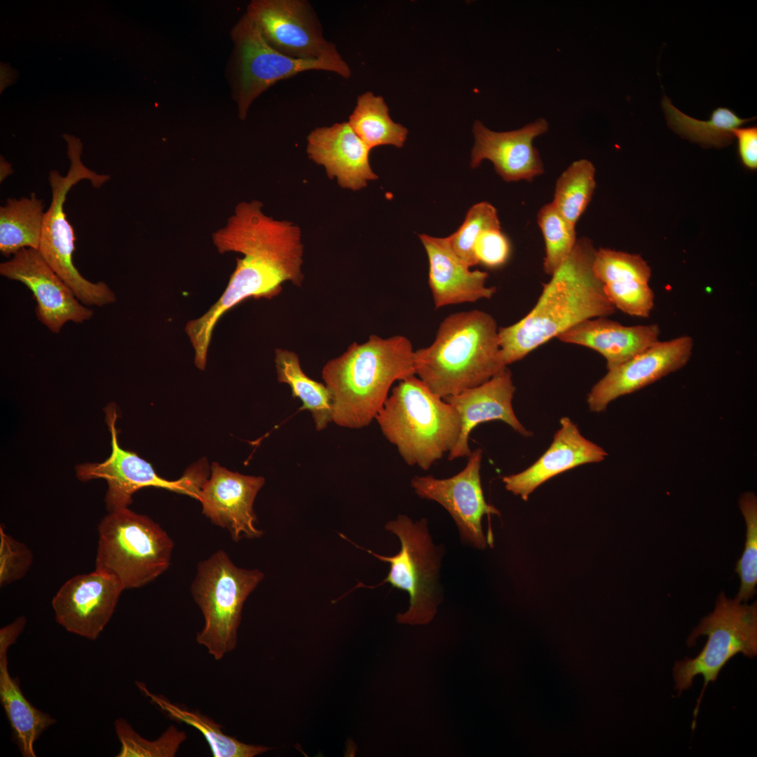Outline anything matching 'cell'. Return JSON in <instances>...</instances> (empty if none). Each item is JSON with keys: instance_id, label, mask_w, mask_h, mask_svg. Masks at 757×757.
<instances>
[{"instance_id": "38", "label": "cell", "mask_w": 757, "mask_h": 757, "mask_svg": "<svg viewBox=\"0 0 757 757\" xmlns=\"http://www.w3.org/2000/svg\"><path fill=\"white\" fill-rule=\"evenodd\" d=\"M33 553L23 543L8 534L0 526V586L22 579L33 562Z\"/></svg>"}, {"instance_id": "22", "label": "cell", "mask_w": 757, "mask_h": 757, "mask_svg": "<svg viewBox=\"0 0 757 757\" xmlns=\"http://www.w3.org/2000/svg\"><path fill=\"white\" fill-rule=\"evenodd\" d=\"M607 452L585 438L569 418L560 420V428L547 450L527 469L505 476L506 489L527 500L540 485L554 476L577 466L603 461Z\"/></svg>"}, {"instance_id": "5", "label": "cell", "mask_w": 757, "mask_h": 757, "mask_svg": "<svg viewBox=\"0 0 757 757\" xmlns=\"http://www.w3.org/2000/svg\"><path fill=\"white\" fill-rule=\"evenodd\" d=\"M375 419L405 463L424 470L453 449L461 432L455 409L416 375L393 388Z\"/></svg>"}, {"instance_id": "40", "label": "cell", "mask_w": 757, "mask_h": 757, "mask_svg": "<svg viewBox=\"0 0 757 757\" xmlns=\"http://www.w3.org/2000/svg\"><path fill=\"white\" fill-rule=\"evenodd\" d=\"M737 139V154L742 165L751 170L757 168V127L737 128L732 130Z\"/></svg>"}, {"instance_id": "30", "label": "cell", "mask_w": 757, "mask_h": 757, "mask_svg": "<svg viewBox=\"0 0 757 757\" xmlns=\"http://www.w3.org/2000/svg\"><path fill=\"white\" fill-rule=\"evenodd\" d=\"M388 111L384 99L372 92H365L357 98L348 123L371 150L382 145L401 148L407 139L408 130L394 122Z\"/></svg>"}, {"instance_id": "29", "label": "cell", "mask_w": 757, "mask_h": 757, "mask_svg": "<svg viewBox=\"0 0 757 757\" xmlns=\"http://www.w3.org/2000/svg\"><path fill=\"white\" fill-rule=\"evenodd\" d=\"M275 362L278 381L287 384L292 396L301 401V409L311 414L316 430L325 429L332 422V396L325 384L304 372L299 356L293 351L276 349Z\"/></svg>"}, {"instance_id": "10", "label": "cell", "mask_w": 757, "mask_h": 757, "mask_svg": "<svg viewBox=\"0 0 757 757\" xmlns=\"http://www.w3.org/2000/svg\"><path fill=\"white\" fill-rule=\"evenodd\" d=\"M385 528L399 538L401 548L393 556H383L367 550L390 564L389 573L379 585L388 582L393 587L408 592L409 607L405 613L397 615V622L427 624L433 619L442 602L439 575L443 547L434 544L425 518L414 522L402 514L388 521Z\"/></svg>"}, {"instance_id": "39", "label": "cell", "mask_w": 757, "mask_h": 757, "mask_svg": "<svg viewBox=\"0 0 757 757\" xmlns=\"http://www.w3.org/2000/svg\"><path fill=\"white\" fill-rule=\"evenodd\" d=\"M510 241L501 229L484 231L477 238L474 247L477 264L491 268L504 265L510 257Z\"/></svg>"}, {"instance_id": "19", "label": "cell", "mask_w": 757, "mask_h": 757, "mask_svg": "<svg viewBox=\"0 0 757 757\" xmlns=\"http://www.w3.org/2000/svg\"><path fill=\"white\" fill-rule=\"evenodd\" d=\"M548 128L545 119L538 118L518 130L495 132L476 121L470 165L476 168L482 161L489 160L505 181L531 182L544 172L543 163L533 141L545 133Z\"/></svg>"}, {"instance_id": "17", "label": "cell", "mask_w": 757, "mask_h": 757, "mask_svg": "<svg viewBox=\"0 0 757 757\" xmlns=\"http://www.w3.org/2000/svg\"><path fill=\"white\" fill-rule=\"evenodd\" d=\"M124 589L115 578L96 569L75 575L53 598L55 620L66 631L95 640L111 618Z\"/></svg>"}, {"instance_id": "2", "label": "cell", "mask_w": 757, "mask_h": 757, "mask_svg": "<svg viewBox=\"0 0 757 757\" xmlns=\"http://www.w3.org/2000/svg\"><path fill=\"white\" fill-rule=\"evenodd\" d=\"M261 207L258 200L239 203L226 225L212 234L219 253L243 255L229 283L246 299H271L283 282L300 287L304 280L299 227L266 215Z\"/></svg>"}, {"instance_id": "15", "label": "cell", "mask_w": 757, "mask_h": 757, "mask_svg": "<svg viewBox=\"0 0 757 757\" xmlns=\"http://www.w3.org/2000/svg\"><path fill=\"white\" fill-rule=\"evenodd\" d=\"M693 347V339L688 335L657 341L630 360L608 370L588 393L589 410L603 411L615 399L681 369L689 362Z\"/></svg>"}, {"instance_id": "34", "label": "cell", "mask_w": 757, "mask_h": 757, "mask_svg": "<svg viewBox=\"0 0 757 757\" xmlns=\"http://www.w3.org/2000/svg\"><path fill=\"white\" fill-rule=\"evenodd\" d=\"M746 526V540L742 554L736 564L741 584L735 598L746 603L756 593L757 584V498L753 492L742 493L739 499Z\"/></svg>"}, {"instance_id": "31", "label": "cell", "mask_w": 757, "mask_h": 757, "mask_svg": "<svg viewBox=\"0 0 757 757\" xmlns=\"http://www.w3.org/2000/svg\"><path fill=\"white\" fill-rule=\"evenodd\" d=\"M595 187V168L592 163L587 159L575 161L557 179L552 203L575 226L590 203Z\"/></svg>"}, {"instance_id": "13", "label": "cell", "mask_w": 757, "mask_h": 757, "mask_svg": "<svg viewBox=\"0 0 757 757\" xmlns=\"http://www.w3.org/2000/svg\"><path fill=\"white\" fill-rule=\"evenodd\" d=\"M245 14L278 51L296 59L345 60L327 40L318 15L306 0H252Z\"/></svg>"}, {"instance_id": "33", "label": "cell", "mask_w": 757, "mask_h": 757, "mask_svg": "<svg viewBox=\"0 0 757 757\" xmlns=\"http://www.w3.org/2000/svg\"><path fill=\"white\" fill-rule=\"evenodd\" d=\"M114 729L121 743L116 757H174L187 738L184 731L170 725L156 739L148 740L122 718L114 721Z\"/></svg>"}, {"instance_id": "11", "label": "cell", "mask_w": 757, "mask_h": 757, "mask_svg": "<svg viewBox=\"0 0 757 757\" xmlns=\"http://www.w3.org/2000/svg\"><path fill=\"white\" fill-rule=\"evenodd\" d=\"M233 51L229 64L233 99L244 120L262 93L282 80L310 70L333 72L348 79L351 70L346 61L296 59L273 48L245 13L231 32Z\"/></svg>"}, {"instance_id": "4", "label": "cell", "mask_w": 757, "mask_h": 757, "mask_svg": "<svg viewBox=\"0 0 757 757\" xmlns=\"http://www.w3.org/2000/svg\"><path fill=\"white\" fill-rule=\"evenodd\" d=\"M415 375L442 399L477 387L507 368L496 320L479 310L452 313L428 347L414 351Z\"/></svg>"}, {"instance_id": "24", "label": "cell", "mask_w": 757, "mask_h": 757, "mask_svg": "<svg viewBox=\"0 0 757 757\" xmlns=\"http://www.w3.org/2000/svg\"><path fill=\"white\" fill-rule=\"evenodd\" d=\"M660 332L656 323L626 326L607 317H598L578 324L557 338L598 352L605 358L609 370L659 341Z\"/></svg>"}, {"instance_id": "28", "label": "cell", "mask_w": 757, "mask_h": 757, "mask_svg": "<svg viewBox=\"0 0 757 757\" xmlns=\"http://www.w3.org/2000/svg\"><path fill=\"white\" fill-rule=\"evenodd\" d=\"M41 200L32 193L29 198H9L0 207V251L5 256L24 248L39 250L44 218Z\"/></svg>"}, {"instance_id": "14", "label": "cell", "mask_w": 757, "mask_h": 757, "mask_svg": "<svg viewBox=\"0 0 757 757\" xmlns=\"http://www.w3.org/2000/svg\"><path fill=\"white\" fill-rule=\"evenodd\" d=\"M482 459V450L479 448L468 456L465 467L451 477L415 476L411 481L420 498L438 503L450 514L461 540L479 549L488 545L482 531V517L485 514L500 515V511L488 504L484 496L480 478Z\"/></svg>"}, {"instance_id": "37", "label": "cell", "mask_w": 757, "mask_h": 757, "mask_svg": "<svg viewBox=\"0 0 757 757\" xmlns=\"http://www.w3.org/2000/svg\"><path fill=\"white\" fill-rule=\"evenodd\" d=\"M603 285L607 298L615 309L632 316H650L655 305V294L648 283L630 281Z\"/></svg>"}, {"instance_id": "23", "label": "cell", "mask_w": 757, "mask_h": 757, "mask_svg": "<svg viewBox=\"0 0 757 757\" xmlns=\"http://www.w3.org/2000/svg\"><path fill=\"white\" fill-rule=\"evenodd\" d=\"M429 262L428 284L437 308L490 299L494 287L486 285L488 273L470 271L453 252L446 238L420 234Z\"/></svg>"}, {"instance_id": "27", "label": "cell", "mask_w": 757, "mask_h": 757, "mask_svg": "<svg viewBox=\"0 0 757 757\" xmlns=\"http://www.w3.org/2000/svg\"><path fill=\"white\" fill-rule=\"evenodd\" d=\"M661 104L669 128L681 137L703 148L730 145L735 138L732 130L756 119V117L742 118L733 110L719 107L712 111L709 120L700 121L678 110L666 95L663 96Z\"/></svg>"}, {"instance_id": "3", "label": "cell", "mask_w": 757, "mask_h": 757, "mask_svg": "<svg viewBox=\"0 0 757 757\" xmlns=\"http://www.w3.org/2000/svg\"><path fill=\"white\" fill-rule=\"evenodd\" d=\"M414 375V350L407 337L371 335L362 343H353L322 370L332 396V422L349 429L369 425L393 383Z\"/></svg>"}, {"instance_id": "35", "label": "cell", "mask_w": 757, "mask_h": 757, "mask_svg": "<svg viewBox=\"0 0 757 757\" xmlns=\"http://www.w3.org/2000/svg\"><path fill=\"white\" fill-rule=\"evenodd\" d=\"M501 229L496 209L488 202H480L468 211L458 229L446 238L456 255L470 268L477 264L474 247L485 231Z\"/></svg>"}, {"instance_id": "20", "label": "cell", "mask_w": 757, "mask_h": 757, "mask_svg": "<svg viewBox=\"0 0 757 757\" xmlns=\"http://www.w3.org/2000/svg\"><path fill=\"white\" fill-rule=\"evenodd\" d=\"M514 391L512 374L507 367L488 381L444 399L455 409L461 421L460 436L456 444L449 453V460L470 455L472 451L468 444L470 434L482 423L501 421L523 436L532 435L519 422L514 412L512 399Z\"/></svg>"}, {"instance_id": "9", "label": "cell", "mask_w": 757, "mask_h": 757, "mask_svg": "<svg viewBox=\"0 0 757 757\" xmlns=\"http://www.w3.org/2000/svg\"><path fill=\"white\" fill-rule=\"evenodd\" d=\"M68 144L70 167L66 176L56 170L49 173L52 199L44 214L39 251L47 264L71 289L76 298L88 306H103L116 301V296L104 282L93 283L84 278L73 264L75 236L67 221L64 204L71 188L88 179L98 188L109 176L98 175L87 168L81 160L82 144L72 135H64Z\"/></svg>"}, {"instance_id": "32", "label": "cell", "mask_w": 757, "mask_h": 757, "mask_svg": "<svg viewBox=\"0 0 757 757\" xmlns=\"http://www.w3.org/2000/svg\"><path fill=\"white\" fill-rule=\"evenodd\" d=\"M537 221L545 246L544 271L552 275L566 261L575 245L578 240L575 226L565 219L552 203L540 209Z\"/></svg>"}, {"instance_id": "21", "label": "cell", "mask_w": 757, "mask_h": 757, "mask_svg": "<svg viewBox=\"0 0 757 757\" xmlns=\"http://www.w3.org/2000/svg\"><path fill=\"white\" fill-rule=\"evenodd\" d=\"M370 151L348 121L316 128L307 137L309 158L343 189L360 190L378 178L369 163Z\"/></svg>"}, {"instance_id": "16", "label": "cell", "mask_w": 757, "mask_h": 757, "mask_svg": "<svg viewBox=\"0 0 757 757\" xmlns=\"http://www.w3.org/2000/svg\"><path fill=\"white\" fill-rule=\"evenodd\" d=\"M1 275L21 282L32 292L38 320L53 333L69 321L83 323L93 316L38 250L24 248L0 264Z\"/></svg>"}, {"instance_id": "6", "label": "cell", "mask_w": 757, "mask_h": 757, "mask_svg": "<svg viewBox=\"0 0 757 757\" xmlns=\"http://www.w3.org/2000/svg\"><path fill=\"white\" fill-rule=\"evenodd\" d=\"M95 569L125 589L143 587L170 566L173 542L151 519L127 508L109 512L97 527Z\"/></svg>"}, {"instance_id": "26", "label": "cell", "mask_w": 757, "mask_h": 757, "mask_svg": "<svg viewBox=\"0 0 757 757\" xmlns=\"http://www.w3.org/2000/svg\"><path fill=\"white\" fill-rule=\"evenodd\" d=\"M137 688L150 702L174 721L184 723L198 730L206 739L214 757H254L271 749L262 745L242 742L224 733L222 726L198 710H191L171 702L161 695L150 692L146 685L136 682Z\"/></svg>"}, {"instance_id": "36", "label": "cell", "mask_w": 757, "mask_h": 757, "mask_svg": "<svg viewBox=\"0 0 757 757\" xmlns=\"http://www.w3.org/2000/svg\"><path fill=\"white\" fill-rule=\"evenodd\" d=\"M593 269L603 285L624 279L649 283L651 277L650 266L640 255L609 248L596 250Z\"/></svg>"}, {"instance_id": "12", "label": "cell", "mask_w": 757, "mask_h": 757, "mask_svg": "<svg viewBox=\"0 0 757 757\" xmlns=\"http://www.w3.org/2000/svg\"><path fill=\"white\" fill-rule=\"evenodd\" d=\"M104 411L111 437V454L102 463L83 464L76 469L77 477L83 482L93 479L107 481L108 489L104 502L109 512L128 507L132 502V495L149 486L162 488L198 500L201 486L208 475L206 461H200L189 468L178 480L165 479L156 473L151 463L136 453L120 447L116 428V406L108 404Z\"/></svg>"}, {"instance_id": "18", "label": "cell", "mask_w": 757, "mask_h": 757, "mask_svg": "<svg viewBox=\"0 0 757 757\" xmlns=\"http://www.w3.org/2000/svg\"><path fill=\"white\" fill-rule=\"evenodd\" d=\"M211 470L198 497L203 513L212 524L229 531L235 541L260 537L263 532L254 525L253 504L264 478L233 472L217 463H212Z\"/></svg>"}, {"instance_id": "7", "label": "cell", "mask_w": 757, "mask_h": 757, "mask_svg": "<svg viewBox=\"0 0 757 757\" xmlns=\"http://www.w3.org/2000/svg\"><path fill=\"white\" fill-rule=\"evenodd\" d=\"M263 578L257 569L236 566L224 550L198 563L191 593L204 625L196 641L215 660L236 647L243 604Z\"/></svg>"}, {"instance_id": "1", "label": "cell", "mask_w": 757, "mask_h": 757, "mask_svg": "<svg viewBox=\"0 0 757 757\" xmlns=\"http://www.w3.org/2000/svg\"><path fill=\"white\" fill-rule=\"evenodd\" d=\"M595 252L591 239H578L570 255L543 285L532 310L517 322L498 328L507 366L585 320L615 312L594 274Z\"/></svg>"}, {"instance_id": "8", "label": "cell", "mask_w": 757, "mask_h": 757, "mask_svg": "<svg viewBox=\"0 0 757 757\" xmlns=\"http://www.w3.org/2000/svg\"><path fill=\"white\" fill-rule=\"evenodd\" d=\"M702 635L707 636V641L701 652L694 658L677 661L673 669L678 695L692 686L696 676L702 675L704 678L694 711L693 730L704 692L710 682L716 680L723 666L738 653L750 658L757 655L756 602L743 603L721 593L714 611L692 631L687 639L688 646H694L697 638Z\"/></svg>"}, {"instance_id": "25", "label": "cell", "mask_w": 757, "mask_h": 757, "mask_svg": "<svg viewBox=\"0 0 757 757\" xmlns=\"http://www.w3.org/2000/svg\"><path fill=\"white\" fill-rule=\"evenodd\" d=\"M0 700L21 755L36 757L35 742L56 721L25 697L18 679L9 674L6 652H0Z\"/></svg>"}, {"instance_id": "41", "label": "cell", "mask_w": 757, "mask_h": 757, "mask_svg": "<svg viewBox=\"0 0 757 757\" xmlns=\"http://www.w3.org/2000/svg\"><path fill=\"white\" fill-rule=\"evenodd\" d=\"M27 620L25 616H20L10 624L0 629V651L8 652L11 645L15 643L18 637L23 631Z\"/></svg>"}]
</instances>
